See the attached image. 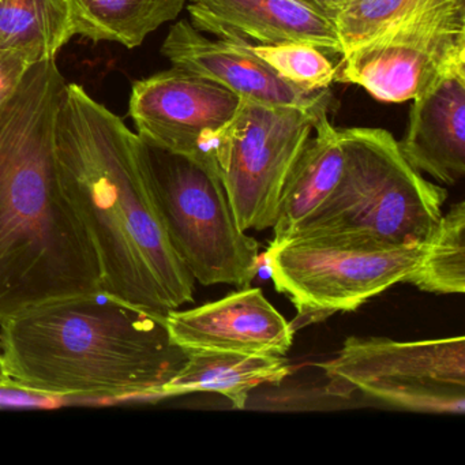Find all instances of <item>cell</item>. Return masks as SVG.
Wrapping results in <instances>:
<instances>
[{"mask_svg": "<svg viewBox=\"0 0 465 465\" xmlns=\"http://www.w3.org/2000/svg\"><path fill=\"white\" fill-rule=\"evenodd\" d=\"M334 81L382 103H405L465 64V0L419 13L342 54Z\"/></svg>", "mask_w": 465, "mask_h": 465, "instance_id": "9", "label": "cell"}, {"mask_svg": "<svg viewBox=\"0 0 465 465\" xmlns=\"http://www.w3.org/2000/svg\"><path fill=\"white\" fill-rule=\"evenodd\" d=\"M451 0H348L334 21L342 54L419 13Z\"/></svg>", "mask_w": 465, "mask_h": 465, "instance_id": "20", "label": "cell"}, {"mask_svg": "<svg viewBox=\"0 0 465 465\" xmlns=\"http://www.w3.org/2000/svg\"><path fill=\"white\" fill-rule=\"evenodd\" d=\"M295 2L320 13L321 15L334 23L348 0H295Z\"/></svg>", "mask_w": 465, "mask_h": 465, "instance_id": "24", "label": "cell"}, {"mask_svg": "<svg viewBox=\"0 0 465 465\" xmlns=\"http://www.w3.org/2000/svg\"><path fill=\"white\" fill-rule=\"evenodd\" d=\"M326 114L242 102L217 153L220 178L242 231L273 227L288 173Z\"/></svg>", "mask_w": 465, "mask_h": 465, "instance_id": "8", "label": "cell"}, {"mask_svg": "<svg viewBox=\"0 0 465 465\" xmlns=\"http://www.w3.org/2000/svg\"><path fill=\"white\" fill-rule=\"evenodd\" d=\"M189 2L190 23L203 34L249 45L302 43L341 55L334 23L295 0Z\"/></svg>", "mask_w": 465, "mask_h": 465, "instance_id": "13", "label": "cell"}, {"mask_svg": "<svg viewBox=\"0 0 465 465\" xmlns=\"http://www.w3.org/2000/svg\"><path fill=\"white\" fill-rule=\"evenodd\" d=\"M178 374L163 388L162 399L187 393H219L233 408L243 410L250 393L261 385H276L292 374L290 361L280 355L186 351Z\"/></svg>", "mask_w": 465, "mask_h": 465, "instance_id": "16", "label": "cell"}, {"mask_svg": "<svg viewBox=\"0 0 465 465\" xmlns=\"http://www.w3.org/2000/svg\"><path fill=\"white\" fill-rule=\"evenodd\" d=\"M402 157L437 182L453 186L465 175V64L440 75L412 99Z\"/></svg>", "mask_w": 465, "mask_h": 465, "instance_id": "14", "label": "cell"}, {"mask_svg": "<svg viewBox=\"0 0 465 465\" xmlns=\"http://www.w3.org/2000/svg\"><path fill=\"white\" fill-rule=\"evenodd\" d=\"M70 400L72 399L67 397L51 396V394L29 391L17 383L0 386V407L54 408L67 404Z\"/></svg>", "mask_w": 465, "mask_h": 465, "instance_id": "23", "label": "cell"}, {"mask_svg": "<svg viewBox=\"0 0 465 465\" xmlns=\"http://www.w3.org/2000/svg\"><path fill=\"white\" fill-rule=\"evenodd\" d=\"M77 36L67 0H2L0 50H18L37 61L56 59Z\"/></svg>", "mask_w": 465, "mask_h": 465, "instance_id": "18", "label": "cell"}, {"mask_svg": "<svg viewBox=\"0 0 465 465\" xmlns=\"http://www.w3.org/2000/svg\"><path fill=\"white\" fill-rule=\"evenodd\" d=\"M340 132L344 168L339 183L288 239L361 232L391 243H426L442 217L448 190L402 157L391 133L375 127Z\"/></svg>", "mask_w": 465, "mask_h": 465, "instance_id": "4", "label": "cell"}, {"mask_svg": "<svg viewBox=\"0 0 465 465\" xmlns=\"http://www.w3.org/2000/svg\"><path fill=\"white\" fill-rule=\"evenodd\" d=\"M141 162L168 239L195 282L250 287L260 243L239 228L219 173L143 140Z\"/></svg>", "mask_w": 465, "mask_h": 465, "instance_id": "5", "label": "cell"}, {"mask_svg": "<svg viewBox=\"0 0 465 465\" xmlns=\"http://www.w3.org/2000/svg\"><path fill=\"white\" fill-rule=\"evenodd\" d=\"M171 339L184 351L284 356L295 329L260 288H239L219 301L165 315Z\"/></svg>", "mask_w": 465, "mask_h": 465, "instance_id": "12", "label": "cell"}, {"mask_svg": "<svg viewBox=\"0 0 465 465\" xmlns=\"http://www.w3.org/2000/svg\"><path fill=\"white\" fill-rule=\"evenodd\" d=\"M0 2H2V0H0Z\"/></svg>", "mask_w": 465, "mask_h": 465, "instance_id": "26", "label": "cell"}, {"mask_svg": "<svg viewBox=\"0 0 465 465\" xmlns=\"http://www.w3.org/2000/svg\"><path fill=\"white\" fill-rule=\"evenodd\" d=\"M242 102L214 81L171 67L133 84L129 115L149 145L219 173L217 153Z\"/></svg>", "mask_w": 465, "mask_h": 465, "instance_id": "10", "label": "cell"}, {"mask_svg": "<svg viewBox=\"0 0 465 465\" xmlns=\"http://www.w3.org/2000/svg\"><path fill=\"white\" fill-rule=\"evenodd\" d=\"M141 143L83 86L67 84L56 122V160L64 193L96 250L102 292L167 315L194 301L195 280L149 194Z\"/></svg>", "mask_w": 465, "mask_h": 465, "instance_id": "2", "label": "cell"}, {"mask_svg": "<svg viewBox=\"0 0 465 465\" xmlns=\"http://www.w3.org/2000/svg\"><path fill=\"white\" fill-rule=\"evenodd\" d=\"M162 54L173 67L214 81L246 102L314 113H328L331 104L329 89L302 91L282 80L244 43L209 39L187 20L171 26Z\"/></svg>", "mask_w": 465, "mask_h": 465, "instance_id": "11", "label": "cell"}, {"mask_svg": "<svg viewBox=\"0 0 465 465\" xmlns=\"http://www.w3.org/2000/svg\"><path fill=\"white\" fill-rule=\"evenodd\" d=\"M298 159L282 184L273 224V241H287L296 228L333 192L344 168L341 132L328 119V114L315 124Z\"/></svg>", "mask_w": 465, "mask_h": 465, "instance_id": "15", "label": "cell"}, {"mask_svg": "<svg viewBox=\"0 0 465 465\" xmlns=\"http://www.w3.org/2000/svg\"><path fill=\"white\" fill-rule=\"evenodd\" d=\"M15 381L10 377L9 371H7L6 361H5L4 350H2V344H0V386L13 385Z\"/></svg>", "mask_w": 465, "mask_h": 465, "instance_id": "25", "label": "cell"}, {"mask_svg": "<svg viewBox=\"0 0 465 465\" xmlns=\"http://www.w3.org/2000/svg\"><path fill=\"white\" fill-rule=\"evenodd\" d=\"M410 284L437 295L465 292L464 201L451 205L440 217Z\"/></svg>", "mask_w": 465, "mask_h": 465, "instance_id": "19", "label": "cell"}, {"mask_svg": "<svg viewBox=\"0 0 465 465\" xmlns=\"http://www.w3.org/2000/svg\"><path fill=\"white\" fill-rule=\"evenodd\" d=\"M37 59L25 51L0 50V110L17 92Z\"/></svg>", "mask_w": 465, "mask_h": 465, "instance_id": "22", "label": "cell"}, {"mask_svg": "<svg viewBox=\"0 0 465 465\" xmlns=\"http://www.w3.org/2000/svg\"><path fill=\"white\" fill-rule=\"evenodd\" d=\"M66 86L56 59L37 62L0 110V323L102 292L96 250L59 176Z\"/></svg>", "mask_w": 465, "mask_h": 465, "instance_id": "1", "label": "cell"}, {"mask_svg": "<svg viewBox=\"0 0 465 465\" xmlns=\"http://www.w3.org/2000/svg\"><path fill=\"white\" fill-rule=\"evenodd\" d=\"M7 371L67 399L162 400L186 351L154 314L104 292L45 304L0 323Z\"/></svg>", "mask_w": 465, "mask_h": 465, "instance_id": "3", "label": "cell"}, {"mask_svg": "<svg viewBox=\"0 0 465 465\" xmlns=\"http://www.w3.org/2000/svg\"><path fill=\"white\" fill-rule=\"evenodd\" d=\"M426 243H391L370 233L328 232L271 243L265 258L277 292L292 302V326L351 312L399 282H410Z\"/></svg>", "mask_w": 465, "mask_h": 465, "instance_id": "6", "label": "cell"}, {"mask_svg": "<svg viewBox=\"0 0 465 465\" xmlns=\"http://www.w3.org/2000/svg\"><path fill=\"white\" fill-rule=\"evenodd\" d=\"M318 366L331 396L361 391L415 412L465 411L464 336L423 341L351 336L336 358Z\"/></svg>", "mask_w": 465, "mask_h": 465, "instance_id": "7", "label": "cell"}, {"mask_svg": "<svg viewBox=\"0 0 465 465\" xmlns=\"http://www.w3.org/2000/svg\"><path fill=\"white\" fill-rule=\"evenodd\" d=\"M246 45L282 80L302 91H325L334 83V64L328 58V54L314 45L302 43Z\"/></svg>", "mask_w": 465, "mask_h": 465, "instance_id": "21", "label": "cell"}, {"mask_svg": "<svg viewBox=\"0 0 465 465\" xmlns=\"http://www.w3.org/2000/svg\"><path fill=\"white\" fill-rule=\"evenodd\" d=\"M75 34L94 43L133 50L149 35L176 20L187 0H67Z\"/></svg>", "mask_w": 465, "mask_h": 465, "instance_id": "17", "label": "cell"}]
</instances>
